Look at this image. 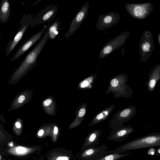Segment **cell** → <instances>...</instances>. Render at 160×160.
I'll return each mask as SVG.
<instances>
[{
	"label": "cell",
	"mask_w": 160,
	"mask_h": 160,
	"mask_svg": "<svg viewBox=\"0 0 160 160\" xmlns=\"http://www.w3.org/2000/svg\"></svg>",
	"instance_id": "4dcf8cb0"
},
{
	"label": "cell",
	"mask_w": 160,
	"mask_h": 160,
	"mask_svg": "<svg viewBox=\"0 0 160 160\" xmlns=\"http://www.w3.org/2000/svg\"><path fill=\"white\" fill-rule=\"evenodd\" d=\"M32 15H27L24 14L20 23L21 26L18 29V32L12 40H10L6 47L5 50L6 51V57L8 56L15 48L17 44L22 38L24 33L29 26H31L32 21Z\"/></svg>",
	"instance_id": "3957f363"
},
{
	"label": "cell",
	"mask_w": 160,
	"mask_h": 160,
	"mask_svg": "<svg viewBox=\"0 0 160 160\" xmlns=\"http://www.w3.org/2000/svg\"><path fill=\"white\" fill-rule=\"evenodd\" d=\"M154 43L151 32L145 31L143 33L140 43V54L141 61L145 62L154 49Z\"/></svg>",
	"instance_id": "5b68a950"
},
{
	"label": "cell",
	"mask_w": 160,
	"mask_h": 160,
	"mask_svg": "<svg viewBox=\"0 0 160 160\" xmlns=\"http://www.w3.org/2000/svg\"><path fill=\"white\" fill-rule=\"evenodd\" d=\"M58 9L57 6L53 4L47 6L35 17H33L31 27L52 21L56 17Z\"/></svg>",
	"instance_id": "8992f818"
},
{
	"label": "cell",
	"mask_w": 160,
	"mask_h": 160,
	"mask_svg": "<svg viewBox=\"0 0 160 160\" xmlns=\"http://www.w3.org/2000/svg\"><path fill=\"white\" fill-rule=\"evenodd\" d=\"M11 12V6L8 0H2L0 3V22L5 23L8 21Z\"/></svg>",
	"instance_id": "4fadbf2b"
},
{
	"label": "cell",
	"mask_w": 160,
	"mask_h": 160,
	"mask_svg": "<svg viewBox=\"0 0 160 160\" xmlns=\"http://www.w3.org/2000/svg\"><path fill=\"white\" fill-rule=\"evenodd\" d=\"M130 153H127L124 154L112 153L103 155L100 158L96 160H117L124 157L128 156Z\"/></svg>",
	"instance_id": "ac0fdd59"
},
{
	"label": "cell",
	"mask_w": 160,
	"mask_h": 160,
	"mask_svg": "<svg viewBox=\"0 0 160 160\" xmlns=\"http://www.w3.org/2000/svg\"><path fill=\"white\" fill-rule=\"evenodd\" d=\"M49 38L47 28L39 42L27 55L16 70L14 77H20L36 65L38 57Z\"/></svg>",
	"instance_id": "7a4b0ae2"
},
{
	"label": "cell",
	"mask_w": 160,
	"mask_h": 160,
	"mask_svg": "<svg viewBox=\"0 0 160 160\" xmlns=\"http://www.w3.org/2000/svg\"><path fill=\"white\" fill-rule=\"evenodd\" d=\"M129 34L128 32L122 33L104 45L100 52L99 58L102 59L104 58L113 50L124 45Z\"/></svg>",
	"instance_id": "ba28073f"
},
{
	"label": "cell",
	"mask_w": 160,
	"mask_h": 160,
	"mask_svg": "<svg viewBox=\"0 0 160 160\" xmlns=\"http://www.w3.org/2000/svg\"><path fill=\"white\" fill-rule=\"evenodd\" d=\"M15 125L17 128H19L21 127V124L19 122H17L15 123Z\"/></svg>",
	"instance_id": "484cf974"
},
{
	"label": "cell",
	"mask_w": 160,
	"mask_h": 160,
	"mask_svg": "<svg viewBox=\"0 0 160 160\" xmlns=\"http://www.w3.org/2000/svg\"><path fill=\"white\" fill-rule=\"evenodd\" d=\"M58 128L56 126L54 128V133L55 134H56L58 133Z\"/></svg>",
	"instance_id": "4316f807"
},
{
	"label": "cell",
	"mask_w": 160,
	"mask_h": 160,
	"mask_svg": "<svg viewBox=\"0 0 160 160\" xmlns=\"http://www.w3.org/2000/svg\"><path fill=\"white\" fill-rule=\"evenodd\" d=\"M150 74V76L148 81V90L152 91L154 89L156 82L160 78V65L155 67Z\"/></svg>",
	"instance_id": "5bb4252c"
},
{
	"label": "cell",
	"mask_w": 160,
	"mask_h": 160,
	"mask_svg": "<svg viewBox=\"0 0 160 160\" xmlns=\"http://www.w3.org/2000/svg\"><path fill=\"white\" fill-rule=\"evenodd\" d=\"M115 107V105H112L101 111L95 117V123H98L106 119Z\"/></svg>",
	"instance_id": "e0dca14e"
},
{
	"label": "cell",
	"mask_w": 160,
	"mask_h": 160,
	"mask_svg": "<svg viewBox=\"0 0 160 160\" xmlns=\"http://www.w3.org/2000/svg\"><path fill=\"white\" fill-rule=\"evenodd\" d=\"M160 33H159V34H158V43H159V45H160Z\"/></svg>",
	"instance_id": "83f0119b"
},
{
	"label": "cell",
	"mask_w": 160,
	"mask_h": 160,
	"mask_svg": "<svg viewBox=\"0 0 160 160\" xmlns=\"http://www.w3.org/2000/svg\"><path fill=\"white\" fill-rule=\"evenodd\" d=\"M44 132V131L43 129H41L38 132V135L39 137L42 136Z\"/></svg>",
	"instance_id": "d4e9b609"
},
{
	"label": "cell",
	"mask_w": 160,
	"mask_h": 160,
	"mask_svg": "<svg viewBox=\"0 0 160 160\" xmlns=\"http://www.w3.org/2000/svg\"><path fill=\"white\" fill-rule=\"evenodd\" d=\"M153 147H151L147 152V154L149 155H153L154 154L155 148Z\"/></svg>",
	"instance_id": "d6986e66"
},
{
	"label": "cell",
	"mask_w": 160,
	"mask_h": 160,
	"mask_svg": "<svg viewBox=\"0 0 160 160\" xmlns=\"http://www.w3.org/2000/svg\"><path fill=\"white\" fill-rule=\"evenodd\" d=\"M61 23L60 18H58L51 25L48 24V29L49 38L54 39L57 36L60 30V26Z\"/></svg>",
	"instance_id": "9a60e30c"
},
{
	"label": "cell",
	"mask_w": 160,
	"mask_h": 160,
	"mask_svg": "<svg viewBox=\"0 0 160 160\" xmlns=\"http://www.w3.org/2000/svg\"><path fill=\"white\" fill-rule=\"evenodd\" d=\"M154 154L158 156H160V147L155 148Z\"/></svg>",
	"instance_id": "603a6c76"
},
{
	"label": "cell",
	"mask_w": 160,
	"mask_h": 160,
	"mask_svg": "<svg viewBox=\"0 0 160 160\" xmlns=\"http://www.w3.org/2000/svg\"><path fill=\"white\" fill-rule=\"evenodd\" d=\"M29 151V149L20 146L11 147L7 150L8 153L17 156L24 155L28 153Z\"/></svg>",
	"instance_id": "2e32d148"
},
{
	"label": "cell",
	"mask_w": 160,
	"mask_h": 160,
	"mask_svg": "<svg viewBox=\"0 0 160 160\" xmlns=\"http://www.w3.org/2000/svg\"><path fill=\"white\" fill-rule=\"evenodd\" d=\"M135 108H131L130 107L122 110L117 116V120L118 122L114 125L111 127L112 128L121 125L122 124L128 121V119H130L134 114H135Z\"/></svg>",
	"instance_id": "7c38bea8"
},
{
	"label": "cell",
	"mask_w": 160,
	"mask_h": 160,
	"mask_svg": "<svg viewBox=\"0 0 160 160\" xmlns=\"http://www.w3.org/2000/svg\"><path fill=\"white\" fill-rule=\"evenodd\" d=\"M48 26V25L44 26L43 28L41 30L24 42L12 58L11 61H13L17 59L27 51L45 33Z\"/></svg>",
	"instance_id": "30bf717a"
},
{
	"label": "cell",
	"mask_w": 160,
	"mask_h": 160,
	"mask_svg": "<svg viewBox=\"0 0 160 160\" xmlns=\"http://www.w3.org/2000/svg\"><path fill=\"white\" fill-rule=\"evenodd\" d=\"M125 8L132 18L142 19L147 18L150 14L153 9V6L149 2L127 4L125 5Z\"/></svg>",
	"instance_id": "277c9868"
},
{
	"label": "cell",
	"mask_w": 160,
	"mask_h": 160,
	"mask_svg": "<svg viewBox=\"0 0 160 160\" xmlns=\"http://www.w3.org/2000/svg\"><path fill=\"white\" fill-rule=\"evenodd\" d=\"M112 132L108 138V140L114 142H121L128 138L134 131L130 126L120 125L111 128Z\"/></svg>",
	"instance_id": "8fae6325"
},
{
	"label": "cell",
	"mask_w": 160,
	"mask_h": 160,
	"mask_svg": "<svg viewBox=\"0 0 160 160\" xmlns=\"http://www.w3.org/2000/svg\"><path fill=\"white\" fill-rule=\"evenodd\" d=\"M52 102V100L50 99H48L45 100L43 102V105L45 106H47L51 104Z\"/></svg>",
	"instance_id": "ffe728a7"
},
{
	"label": "cell",
	"mask_w": 160,
	"mask_h": 160,
	"mask_svg": "<svg viewBox=\"0 0 160 160\" xmlns=\"http://www.w3.org/2000/svg\"><path fill=\"white\" fill-rule=\"evenodd\" d=\"M89 4L88 2L84 3L80 10L76 14L70 24L68 30L64 34V36L68 38L73 34L87 17L89 10Z\"/></svg>",
	"instance_id": "52a82bcc"
},
{
	"label": "cell",
	"mask_w": 160,
	"mask_h": 160,
	"mask_svg": "<svg viewBox=\"0 0 160 160\" xmlns=\"http://www.w3.org/2000/svg\"><path fill=\"white\" fill-rule=\"evenodd\" d=\"M69 158L67 157H58L56 160H68Z\"/></svg>",
	"instance_id": "cb8c5ba5"
},
{
	"label": "cell",
	"mask_w": 160,
	"mask_h": 160,
	"mask_svg": "<svg viewBox=\"0 0 160 160\" xmlns=\"http://www.w3.org/2000/svg\"><path fill=\"white\" fill-rule=\"evenodd\" d=\"M25 99V97L23 95L20 96L18 98V101L19 102L21 103Z\"/></svg>",
	"instance_id": "7402d4cb"
},
{
	"label": "cell",
	"mask_w": 160,
	"mask_h": 160,
	"mask_svg": "<svg viewBox=\"0 0 160 160\" xmlns=\"http://www.w3.org/2000/svg\"><path fill=\"white\" fill-rule=\"evenodd\" d=\"M1 28H0V39L1 38V34H2V33L1 32Z\"/></svg>",
	"instance_id": "f1b7e54d"
},
{
	"label": "cell",
	"mask_w": 160,
	"mask_h": 160,
	"mask_svg": "<svg viewBox=\"0 0 160 160\" xmlns=\"http://www.w3.org/2000/svg\"><path fill=\"white\" fill-rule=\"evenodd\" d=\"M86 113V109L82 108L78 112V116L80 117L83 116Z\"/></svg>",
	"instance_id": "44dd1931"
},
{
	"label": "cell",
	"mask_w": 160,
	"mask_h": 160,
	"mask_svg": "<svg viewBox=\"0 0 160 160\" xmlns=\"http://www.w3.org/2000/svg\"><path fill=\"white\" fill-rule=\"evenodd\" d=\"M10 146H11V147H12V146H13V144H12V143H11L10 144Z\"/></svg>",
	"instance_id": "f546056e"
},
{
	"label": "cell",
	"mask_w": 160,
	"mask_h": 160,
	"mask_svg": "<svg viewBox=\"0 0 160 160\" xmlns=\"http://www.w3.org/2000/svg\"><path fill=\"white\" fill-rule=\"evenodd\" d=\"M120 16L116 12H110L99 17L96 27L98 30H103L115 25L119 20Z\"/></svg>",
	"instance_id": "9c48e42d"
},
{
	"label": "cell",
	"mask_w": 160,
	"mask_h": 160,
	"mask_svg": "<svg viewBox=\"0 0 160 160\" xmlns=\"http://www.w3.org/2000/svg\"><path fill=\"white\" fill-rule=\"evenodd\" d=\"M160 146V133L153 132L141 138L132 140L113 150L106 151L105 154L122 153L128 151Z\"/></svg>",
	"instance_id": "6da1fadb"
}]
</instances>
